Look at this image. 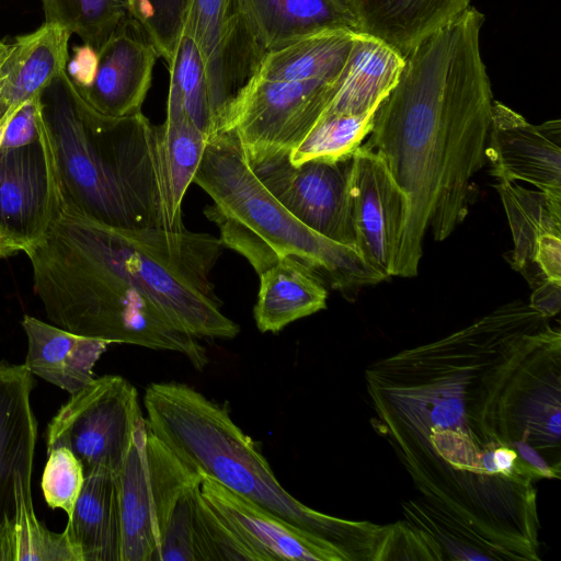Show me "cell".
<instances>
[{
  "label": "cell",
  "mask_w": 561,
  "mask_h": 561,
  "mask_svg": "<svg viewBox=\"0 0 561 561\" xmlns=\"http://www.w3.org/2000/svg\"><path fill=\"white\" fill-rule=\"evenodd\" d=\"M561 333L520 300L365 370L373 425L412 479L407 520L448 560L539 546L534 480L561 473Z\"/></svg>",
  "instance_id": "1"
},
{
  "label": "cell",
  "mask_w": 561,
  "mask_h": 561,
  "mask_svg": "<svg viewBox=\"0 0 561 561\" xmlns=\"http://www.w3.org/2000/svg\"><path fill=\"white\" fill-rule=\"evenodd\" d=\"M220 238L185 227L116 228L61 208L23 252L50 323L71 333L208 364L201 339H233L210 274Z\"/></svg>",
  "instance_id": "2"
},
{
  "label": "cell",
  "mask_w": 561,
  "mask_h": 561,
  "mask_svg": "<svg viewBox=\"0 0 561 561\" xmlns=\"http://www.w3.org/2000/svg\"><path fill=\"white\" fill-rule=\"evenodd\" d=\"M483 19L469 7L411 50L362 144L409 199L394 276H416L428 228L443 241L465 220L471 180L485 164L494 100L480 51Z\"/></svg>",
  "instance_id": "3"
},
{
  "label": "cell",
  "mask_w": 561,
  "mask_h": 561,
  "mask_svg": "<svg viewBox=\"0 0 561 561\" xmlns=\"http://www.w3.org/2000/svg\"><path fill=\"white\" fill-rule=\"evenodd\" d=\"M62 208L116 228L182 229L169 195L161 125L89 105L66 70L39 93Z\"/></svg>",
  "instance_id": "4"
},
{
  "label": "cell",
  "mask_w": 561,
  "mask_h": 561,
  "mask_svg": "<svg viewBox=\"0 0 561 561\" xmlns=\"http://www.w3.org/2000/svg\"><path fill=\"white\" fill-rule=\"evenodd\" d=\"M147 423L185 463L339 552L344 561H374L385 526L312 510L278 482L257 444L220 405L180 382L150 383Z\"/></svg>",
  "instance_id": "5"
},
{
  "label": "cell",
  "mask_w": 561,
  "mask_h": 561,
  "mask_svg": "<svg viewBox=\"0 0 561 561\" xmlns=\"http://www.w3.org/2000/svg\"><path fill=\"white\" fill-rule=\"evenodd\" d=\"M193 183L214 202L205 214L218 225L224 247L241 253L256 273L276 256H293L335 289L385 279L355 249L319 234L289 213L259 180L233 134L207 137Z\"/></svg>",
  "instance_id": "6"
},
{
  "label": "cell",
  "mask_w": 561,
  "mask_h": 561,
  "mask_svg": "<svg viewBox=\"0 0 561 561\" xmlns=\"http://www.w3.org/2000/svg\"><path fill=\"white\" fill-rule=\"evenodd\" d=\"M356 32H330L265 53L217 131L238 139L251 167L289 151L334 98Z\"/></svg>",
  "instance_id": "7"
},
{
  "label": "cell",
  "mask_w": 561,
  "mask_h": 561,
  "mask_svg": "<svg viewBox=\"0 0 561 561\" xmlns=\"http://www.w3.org/2000/svg\"><path fill=\"white\" fill-rule=\"evenodd\" d=\"M201 481L202 472L152 433L145 417L117 474L122 561H160L167 524L194 503Z\"/></svg>",
  "instance_id": "8"
},
{
  "label": "cell",
  "mask_w": 561,
  "mask_h": 561,
  "mask_svg": "<svg viewBox=\"0 0 561 561\" xmlns=\"http://www.w3.org/2000/svg\"><path fill=\"white\" fill-rule=\"evenodd\" d=\"M195 530L201 561H344L205 473L196 494Z\"/></svg>",
  "instance_id": "9"
},
{
  "label": "cell",
  "mask_w": 561,
  "mask_h": 561,
  "mask_svg": "<svg viewBox=\"0 0 561 561\" xmlns=\"http://www.w3.org/2000/svg\"><path fill=\"white\" fill-rule=\"evenodd\" d=\"M136 388L117 375H104L72 393L50 420L47 451L66 447L84 474L104 470L118 474L135 430L144 420Z\"/></svg>",
  "instance_id": "10"
},
{
  "label": "cell",
  "mask_w": 561,
  "mask_h": 561,
  "mask_svg": "<svg viewBox=\"0 0 561 561\" xmlns=\"http://www.w3.org/2000/svg\"><path fill=\"white\" fill-rule=\"evenodd\" d=\"M251 168L298 220L319 234L356 250L351 198L353 156L294 165L288 153H283Z\"/></svg>",
  "instance_id": "11"
},
{
  "label": "cell",
  "mask_w": 561,
  "mask_h": 561,
  "mask_svg": "<svg viewBox=\"0 0 561 561\" xmlns=\"http://www.w3.org/2000/svg\"><path fill=\"white\" fill-rule=\"evenodd\" d=\"M184 28L203 59L216 133L265 50L243 0H190Z\"/></svg>",
  "instance_id": "12"
},
{
  "label": "cell",
  "mask_w": 561,
  "mask_h": 561,
  "mask_svg": "<svg viewBox=\"0 0 561 561\" xmlns=\"http://www.w3.org/2000/svg\"><path fill=\"white\" fill-rule=\"evenodd\" d=\"M61 208L53 147L41 115L37 141L0 148L1 241L13 254L23 252L46 234Z\"/></svg>",
  "instance_id": "13"
},
{
  "label": "cell",
  "mask_w": 561,
  "mask_h": 561,
  "mask_svg": "<svg viewBox=\"0 0 561 561\" xmlns=\"http://www.w3.org/2000/svg\"><path fill=\"white\" fill-rule=\"evenodd\" d=\"M351 198L357 252L383 278L394 276L409 199L383 159L364 145L353 154Z\"/></svg>",
  "instance_id": "14"
},
{
  "label": "cell",
  "mask_w": 561,
  "mask_h": 561,
  "mask_svg": "<svg viewBox=\"0 0 561 561\" xmlns=\"http://www.w3.org/2000/svg\"><path fill=\"white\" fill-rule=\"evenodd\" d=\"M485 159L497 181L526 182L561 198V122L533 125L493 101Z\"/></svg>",
  "instance_id": "15"
},
{
  "label": "cell",
  "mask_w": 561,
  "mask_h": 561,
  "mask_svg": "<svg viewBox=\"0 0 561 561\" xmlns=\"http://www.w3.org/2000/svg\"><path fill=\"white\" fill-rule=\"evenodd\" d=\"M514 240L510 262L533 289L561 283V198L518 182L495 185Z\"/></svg>",
  "instance_id": "16"
},
{
  "label": "cell",
  "mask_w": 561,
  "mask_h": 561,
  "mask_svg": "<svg viewBox=\"0 0 561 561\" xmlns=\"http://www.w3.org/2000/svg\"><path fill=\"white\" fill-rule=\"evenodd\" d=\"M92 85L78 90L101 114L124 117L141 112L159 55L140 26L125 19L98 50Z\"/></svg>",
  "instance_id": "17"
},
{
  "label": "cell",
  "mask_w": 561,
  "mask_h": 561,
  "mask_svg": "<svg viewBox=\"0 0 561 561\" xmlns=\"http://www.w3.org/2000/svg\"><path fill=\"white\" fill-rule=\"evenodd\" d=\"M34 375L0 360V523L15 510V483L32 481L37 421L31 403Z\"/></svg>",
  "instance_id": "18"
},
{
  "label": "cell",
  "mask_w": 561,
  "mask_h": 561,
  "mask_svg": "<svg viewBox=\"0 0 561 561\" xmlns=\"http://www.w3.org/2000/svg\"><path fill=\"white\" fill-rule=\"evenodd\" d=\"M71 35L64 26L43 23L11 42L0 89V129L23 103L37 96L66 70Z\"/></svg>",
  "instance_id": "19"
},
{
  "label": "cell",
  "mask_w": 561,
  "mask_h": 561,
  "mask_svg": "<svg viewBox=\"0 0 561 561\" xmlns=\"http://www.w3.org/2000/svg\"><path fill=\"white\" fill-rule=\"evenodd\" d=\"M21 324L27 339L23 365L32 375L70 394L94 380L93 368L108 342L71 333L28 314Z\"/></svg>",
  "instance_id": "20"
},
{
  "label": "cell",
  "mask_w": 561,
  "mask_h": 561,
  "mask_svg": "<svg viewBox=\"0 0 561 561\" xmlns=\"http://www.w3.org/2000/svg\"><path fill=\"white\" fill-rule=\"evenodd\" d=\"M358 33L378 38L404 58L469 7L470 0H351Z\"/></svg>",
  "instance_id": "21"
},
{
  "label": "cell",
  "mask_w": 561,
  "mask_h": 561,
  "mask_svg": "<svg viewBox=\"0 0 561 561\" xmlns=\"http://www.w3.org/2000/svg\"><path fill=\"white\" fill-rule=\"evenodd\" d=\"M265 53L314 35L358 33L351 0H243Z\"/></svg>",
  "instance_id": "22"
},
{
  "label": "cell",
  "mask_w": 561,
  "mask_h": 561,
  "mask_svg": "<svg viewBox=\"0 0 561 561\" xmlns=\"http://www.w3.org/2000/svg\"><path fill=\"white\" fill-rule=\"evenodd\" d=\"M257 275L260 289L253 316L262 333H277L327 307L323 280L298 259L276 256Z\"/></svg>",
  "instance_id": "23"
},
{
  "label": "cell",
  "mask_w": 561,
  "mask_h": 561,
  "mask_svg": "<svg viewBox=\"0 0 561 561\" xmlns=\"http://www.w3.org/2000/svg\"><path fill=\"white\" fill-rule=\"evenodd\" d=\"M64 531L81 561H122L117 474L104 470L84 474Z\"/></svg>",
  "instance_id": "24"
},
{
  "label": "cell",
  "mask_w": 561,
  "mask_h": 561,
  "mask_svg": "<svg viewBox=\"0 0 561 561\" xmlns=\"http://www.w3.org/2000/svg\"><path fill=\"white\" fill-rule=\"evenodd\" d=\"M403 65L404 57L391 46L357 33L339 89L323 113H376L394 88Z\"/></svg>",
  "instance_id": "25"
},
{
  "label": "cell",
  "mask_w": 561,
  "mask_h": 561,
  "mask_svg": "<svg viewBox=\"0 0 561 561\" xmlns=\"http://www.w3.org/2000/svg\"><path fill=\"white\" fill-rule=\"evenodd\" d=\"M31 491V481L16 480L14 513L0 523V561H81L65 531L36 517Z\"/></svg>",
  "instance_id": "26"
},
{
  "label": "cell",
  "mask_w": 561,
  "mask_h": 561,
  "mask_svg": "<svg viewBox=\"0 0 561 561\" xmlns=\"http://www.w3.org/2000/svg\"><path fill=\"white\" fill-rule=\"evenodd\" d=\"M170 85L167 112H183L208 136L215 133L209 104L208 85L199 49L186 28H183L169 64Z\"/></svg>",
  "instance_id": "27"
},
{
  "label": "cell",
  "mask_w": 561,
  "mask_h": 561,
  "mask_svg": "<svg viewBox=\"0 0 561 561\" xmlns=\"http://www.w3.org/2000/svg\"><path fill=\"white\" fill-rule=\"evenodd\" d=\"M161 128L171 210L183 224L182 201L202 161L207 135L183 112H167Z\"/></svg>",
  "instance_id": "28"
},
{
  "label": "cell",
  "mask_w": 561,
  "mask_h": 561,
  "mask_svg": "<svg viewBox=\"0 0 561 561\" xmlns=\"http://www.w3.org/2000/svg\"><path fill=\"white\" fill-rule=\"evenodd\" d=\"M374 116L375 113H323L289 151V162L298 165L310 160H337L353 156L371 131Z\"/></svg>",
  "instance_id": "29"
},
{
  "label": "cell",
  "mask_w": 561,
  "mask_h": 561,
  "mask_svg": "<svg viewBox=\"0 0 561 561\" xmlns=\"http://www.w3.org/2000/svg\"><path fill=\"white\" fill-rule=\"evenodd\" d=\"M44 23H54L78 35L99 50L128 18L130 0H41Z\"/></svg>",
  "instance_id": "30"
},
{
  "label": "cell",
  "mask_w": 561,
  "mask_h": 561,
  "mask_svg": "<svg viewBox=\"0 0 561 561\" xmlns=\"http://www.w3.org/2000/svg\"><path fill=\"white\" fill-rule=\"evenodd\" d=\"M190 0H130L134 20L167 64L172 59L184 28Z\"/></svg>",
  "instance_id": "31"
},
{
  "label": "cell",
  "mask_w": 561,
  "mask_h": 561,
  "mask_svg": "<svg viewBox=\"0 0 561 561\" xmlns=\"http://www.w3.org/2000/svg\"><path fill=\"white\" fill-rule=\"evenodd\" d=\"M47 455L41 482L44 499L49 507L61 510L69 517L83 485V467L66 447H56Z\"/></svg>",
  "instance_id": "32"
},
{
  "label": "cell",
  "mask_w": 561,
  "mask_h": 561,
  "mask_svg": "<svg viewBox=\"0 0 561 561\" xmlns=\"http://www.w3.org/2000/svg\"><path fill=\"white\" fill-rule=\"evenodd\" d=\"M445 560L437 542L408 520L387 525L377 561Z\"/></svg>",
  "instance_id": "33"
},
{
  "label": "cell",
  "mask_w": 561,
  "mask_h": 561,
  "mask_svg": "<svg viewBox=\"0 0 561 561\" xmlns=\"http://www.w3.org/2000/svg\"><path fill=\"white\" fill-rule=\"evenodd\" d=\"M41 136L39 94L23 103L7 123L0 148L11 149L33 144Z\"/></svg>",
  "instance_id": "34"
},
{
  "label": "cell",
  "mask_w": 561,
  "mask_h": 561,
  "mask_svg": "<svg viewBox=\"0 0 561 561\" xmlns=\"http://www.w3.org/2000/svg\"><path fill=\"white\" fill-rule=\"evenodd\" d=\"M98 66V50L88 44L77 45L67 61L66 73L78 90H85L92 85Z\"/></svg>",
  "instance_id": "35"
},
{
  "label": "cell",
  "mask_w": 561,
  "mask_h": 561,
  "mask_svg": "<svg viewBox=\"0 0 561 561\" xmlns=\"http://www.w3.org/2000/svg\"><path fill=\"white\" fill-rule=\"evenodd\" d=\"M528 305L547 318L556 316L561 306V283L548 282L535 288Z\"/></svg>",
  "instance_id": "36"
},
{
  "label": "cell",
  "mask_w": 561,
  "mask_h": 561,
  "mask_svg": "<svg viewBox=\"0 0 561 561\" xmlns=\"http://www.w3.org/2000/svg\"><path fill=\"white\" fill-rule=\"evenodd\" d=\"M11 47V42L0 39V89L3 84L4 75H5V60L9 55Z\"/></svg>",
  "instance_id": "37"
},
{
  "label": "cell",
  "mask_w": 561,
  "mask_h": 561,
  "mask_svg": "<svg viewBox=\"0 0 561 561\" xmlns=\"http://www.w3.org/2000/svg\"><path fill=\"white\" fill-rule=\"evenodd\" d=\"M12 254V251L0 239V257H4Z\"/></svg>",
  "instance_id": "38"
}]
</instances>
